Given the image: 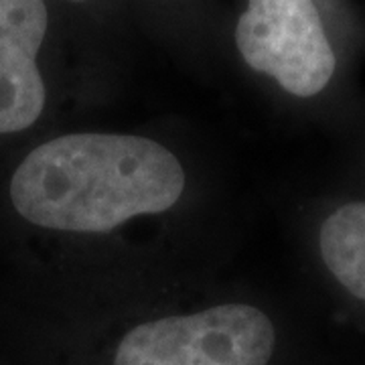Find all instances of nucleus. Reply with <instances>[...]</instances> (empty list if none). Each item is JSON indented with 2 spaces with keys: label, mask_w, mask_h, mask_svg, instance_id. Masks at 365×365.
<instances>
[{
  "label": "nucleus",
  "mask_w": 365,
  "mask_h": 365,
  "mask_svg": "<svg viewBox=\"0 0 365 365\" xmlns=\"http://www.w3.org/2000/svg\"><path fill=\"white\" fill-rule=\"evenodd\" d=\"M235 45L256 73L294 98H314L333 83L339 55L319 0H248Z\"/></svg>",
  "instance_id": "obj_2"
},
{
  "label": "nucleus",
  "mask_w": 365,
  "mask_h": 365,
  "mask_svg": "<svg viewBox=\"0 0 365 365\" xmlns=\"http://www.w3.org/2000/svg\"><path fill=\"white\" fill-rule=\"evenodd\" d=\"M319 248L335 280L365 302V203L335 209L321 225Z\"/></svg>",
  "instance_id": "obj_5"
},
{
  "label": "nucleus",
  "mask_w": 365,
  "mask_h": 365,
  "mask_svg": "<svg viewBox=\"0 0 365 365\" xmlns=\"http://www.w3.org/2000/svg\"><path fill=\"white\" fill-rule=\"evenodd\" d=\"M73 2H86V0H73Z\"/></svg>",
  "instance_id": "obj_6"
},
{
  "label": "nucleus",
  "mask_w": 365,
  "mask_h": 365,
  "mask_svg": "<svg viewBox=\"0 0 365 365\" xmlns=\"http://www.w3.org/2000/svg\"><path fill=\"white\" fill-rule=\"evenodd\" d=\"M272 321L250 304H222L132 329L114 365H268Z\"/></svg>",
  "instance_id": "obj_3"
},
{
  "label": "nucleus",
  "mask_w": 365,
  "mask_h": 365,
  "mask_svg": "<svg viewBox=\"0 0 365 365\" xmlns=\"http://www.w3.org/2000/svg\"><path fill=\"white\" fill-rule=\"evenodd\" d=\"M47 26L43 0H0V134L26 130L45 108L37 57Z\"/></svg>",
  "instance_id": "obj_4"
},
{
  "label": "nucleus",
  "mask_w": 365,
  "mask_h": 365,
  "mask_svg": "<svg viewBox=\"0 0 365 365\" xmlns=\"http://www.w3.org/2000/svg\"><path fill=\"white\" fill-rule=\"evenodd\" d=\"M185 189L179 158L130 134L79 132L37 146L14 170L11 201L26 222L73 234H106L170 209Z\"/></svg>",
  "instance_id": "obj_1"
}]
</instances>
